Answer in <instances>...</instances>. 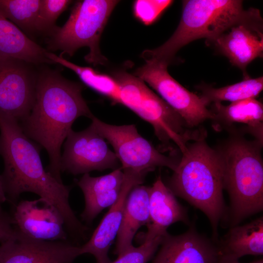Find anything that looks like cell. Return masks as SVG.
Listing matches in <instances>:
<instances>
[{"instance_id":"21","label":"cell","mask_w":263,"mask_h":263,"mask_svg":"<svg viewBox=\"0 0 263 263\" xmlns=\"http://www.w3.org/2000/svg\"><path fill=\"white\" fill-rule=\"evenodd\" d=\"M216 125L229 128L234 124L245 125L244 131L253 135L263 144V105L255 98H249L225 106L221 102L213 103L210 110Z\"/></svg>"},{"instance_id":"4","label":"cell","mask_w":263,"mask_h":263,"mask_svg":"<svg viewBox=\"0 0 263 263\" xmlns=\"http://www.w3.org/2000/svg\"><path fill=\"white\" fill-rule=\"evenodd\" d=\"M179 24L171 37L163 44L142 54L146 60L169 65L183 47L198 39L212 41L231 27L241 23L262 25L259 10H245L242 0H183Z\"/></svg>"},{"instance_id":"25","label":"cell","mask_w":263,"mask_h":263,"mask_svg":"<svg viewBox=\"0 0 263 263\" xmlns=\"http://www.w3.org/2000/svg\"><path fill=\"white\" fill-rule=\"evenodd\" d=\"M41 0H0V13L23 32L39 33Z\"/></svg>"},{"instance_id":"23","label":"cell","mask_w":263,"mask_h":263,"mask_svg":"<svg viewBox=\"0 0 263 263\" xmlns=\"http://www.w3.org/2000/svg\"><path fill=\"white\" fill-rule=\"evenodd\" d=\"M48 57L55 64H60L73 71L85 85L107 97L113 104H120L119 86L113 76L90 67L74 64L64 58L61 54L57 56L49 52Z\"/></svg>"},{"instance_id":"2","label":"cell","mask_w":263,"mask_h":263,"mask_svg":"<svg viewBox=\"0 0 263 263\" xmlns=\"http://www.w3.org/2000/svg\"><path fill=\"white\" fill-rule=\"evenodd\" d=\"M84 86L70 81L56 70H38L34 102L28 116L19 122L24 134L47 151V171L62 182L61 147L77 118L94 115L82 95Z\"/></svg>"},{"instance_id":"12","label":"cell","mask_w":263,"mask_h":263,"mask_svg":"<svg viewBox=\"0 0 263 263\" xmlns=\"http://www.w3.org/2000/svg\"><path fill=\"white\" fill-rule=\"evenodd\" d=\"M12 217L15 228L27 237L44 241H67L62 214L44 199L17 203Z\"/></svg>"},{"instance_id":"20","label":"cell","mask_w":263,"mask_h":263,"mask_svg":"<svg viewBox=\"0 0 263 263\" xmlns=\"http://www.w3.org/2000/svg\"><path fill=\"white\" fill-rule=\"evenodd\" d=\"M48 52L0 13V57L18 59L35 65L54 64L48 58Z\"/></svg>"},{"instance_id":"5","label":"cell","mask_w":263,"mask_h":263,"mask_svg":"<svg viewBox=\"0 0 263 263\" xmlns=\"http://www.w3.org/2000/svg\"><path fill=\"white\" fill-rule=\"evenodd\" d=\"M262 143L241 137L231 139L220 153L224 187L230 198L229 223L237 225L263 209V163Z\"/></svg>"},{"instance_id":"15","label":"cell","mask_w":263,"mask_h":263,"mask_svg":"<svg viewBox=\"0 0 263 263\" xmlns=\"http://www.w3.org/2000/svg\"><path fill=\"white\" fill-rule=\"evenodd\" d=\"M124 179L118 198L101 220L93 235L81 246V254H90L97 263L111 262L108 252L119 231L127 197L134 186L142 184L147 174L131 170H122Z\"/></svg>"},{"instance_id":"16","label":"cell","mask_w":263,"mask_h":263,"mask_svg":"<svg viewBox=\"0 0 263 263\" xmlns=\"http://www.w3.org/2000/svg\"><path fill=\"white\" fill-rule=\"evenodd\" d=\"M262 25L241 23L231 27L215 39L209 41L215 45L219 52L230 62L238 67L248 78L247 65L263 55Z\"/></svg>"},{"instance_id":"24","label":"cell","mask_w":263,"mask_h":263,"mask_svg":"<svg viewBox=\"0 0 263 263\" xmlns=\"http://www.w3.org/2000/svg\"><path fill=\"white\" fill-rule=\"evenodd\" d=\"M198 89L202 92L200 97L207 106L211 102L223 101L232 103L256 97L263 89V76L244 78L241 82L219 88L202 84Z\"/></svg>"},{"instance_id":"3","label":"cell","mask_w":263,"mask_h":263,"mask_svg":"<svg viewBox=\"0 0 263 263\" xmlns=\"http://www.w3.org/2000/svg\"><path fill=\"white\" fill-rule=\"evenodd\" d=\"M182 154L168 187L175 195L203 212L211 224L214 241L217 242L219 224L226 217L220 153L202 138L188 144Z\"/></svg>"},{"instance_id":"8","label":"cell","mask_w":263,"mask_h":263,"mask_svg":"<svg viewBox=\"0 0 263 263\" xmlns=\"http://www.w3.org/2000/svg\"><path fill=\"white\" fill-rule=\"evenodd\" d=\"M91 119V125L112 146L122 170L147 174L157 167L173 171L177 166L179 160L157 150L139 133L135 125H111L94 116Z\"/></svg>"},{"instance_id":"27","label":"cell","mask_w":263,"mask_h":263,"mask_svg":"<svg viewBox=\"0 0 263 263\" xmlns=\"http://www.w3.org/2000/svg\"><path fill=\"white\" fill-rule=\"evenodd\" d=\"M173 2L170 0H137L133 4L135 17L146 25L155 22Z\"/></svg>"},{"instance_id":"17","label":"cell","mask_w":263,"mask_h":263,"mask_svg":"<svg viewBox=\"0 0 263 263\" xmlns=\"http://www.w3.org/2000/svg\"><path fill=\"white\" fill-rule=\"evenodd\" d=\"M150 223L144 241L166 235L167 229L178 222L189 224L187 210L159 175L149 189Z\"/></svg>"},{"instance_id":"6","label":"cell","mask_w":263,"mask_h":263,"mask_svg":"<svg viewBox=\"0 0 263 263\" xmlns=\"http://www.w3.org/2000/svg\"><path fill=\"white\" fill-rule=\"evenodd\" d=\"M112 76L119 86L120 104L150 123L163 145L173 142L183 153L189 141L204 137L198 131L187 130L189 127L182 117L136 76L119 70Z\"/></svg>"},{"instance_id":"13","label":"cell","mask_w":263,"mask_h":263,"mask_svg":"<svg viewBox=\"0 0 263 263\" xmlns=\"http://www.w3.org/2000/svg\"><path fill=\"white\" fill-rule=\"evenodd\" d=\"M81 255V246L67 241H39L18 231L0 245V263H73Z\"/></svg>"},{"instance_id":"10","label":"cell","mask_w":263,"mask_h":263,"mask_svg":"<svg viewBox=\"0 0 263 263\" xmlns=\"http://www.w3.org/2000/svg\"><path fill=\"white\" fill-rule=\"evenodd\" d=\"M119 160L106 140L90 125L85 130L69 132L61 155V172L73 175L118 168Z\"/></svg>"},{"instance_id":"22","label":"cell","mask_w":263,"mask_h":263,"mask_svg":"<svg viewBox=\"0 0 263 263\" xmlns=\"http://www.w3.org/2000/svg\"><path fill=\"white\" fill-rule=\"evenodd\" d=\"M217 244L221 255L239 260L247 255L263 254V216L242 225L231 226Z\"/></svg>"},{"instance_id":"26","label":"cell","mask_w":263,"mask_h":263,"mask_svg":"<svg viewBox=\"0 0 263 263\" xmlns=\"http://www.w3.org/2000/svg\"><path fill=\"white\" fill-rule=\"evenodd\" d=\"M71 2L72 0H41L39 33L49 36L57 27L55 24L56 19Z\"/></svg>"},{"instance_id":"14","label":"cell","mask_w":263,"mask_h":263,"mask_svg":"<svg viewBox=\"0 0 263 263\" xmlns=\"http://www.w3.org/2000/svg\"><path fill=\"white\" fill-rule=\"evenodd\" d=\"M151 263H217L220 256L217 242L199 233L194 225L178 235H165Z\"/></svg>"},{"instance_id":"31","label":"cell","mask_w":263,"mask_h":263,"mask_svg":"<svg viewBox=\"0 0 263 263\" xmlns=\"http://www.w3.org/2000/svg\"><path fill=\"white\" fill-rule=\"evenodd\" d=\"M6 201L7 199L4 191L1 176L0 175V207H1V205Z\"/></svg>"},{"instance_id":"1","label":"cell","mask_w":263,"mask_h":263,"mask_svg":"<svg viewBox=\"0 0 263 263\" xmlns=\"http://www.w3.org/2000/svg\"><path fill=\"white\" fill-rule=\"evenodd\" d=\"M41 149L24 134L16 119L0 112V154L4 164L0 176L7 200L15 205L22 193H35L59 210L67 233L82 236L87 227L70 206V188L45 169Z\"/></svg>"},{"instance_id":"18","label":"cell","mask_w":263,"mask_h":263,"mask_svg":"<svg viewBox=\"0 0 263 263\" xmlns=\"http://www.w3.org/2000/svg\"><path fill=\"white\" fill-rule=\"evenodd\" d=\"M124 179L120 167L98 177L84 174L76 182L84 197L85 207L81 214L82 220L91 223L104 208L113 206L120 194Z\"/></svg>"},{"instance_id":"29","label":"cell","mask_w":263,"mask_h":263,"mask_svg":"<svg viewBox=\"0 0 263 263\" xmlns=\"http://www.w3.org/2000/svg\"><path fill=\"white\" fill-rule=\"evenodd\" d=\"M18 231L14 225L12 215L0 207V242L6 241L16 236Z\"/></svg>"},{"instance_id":"11","label":"cell","mask_w":263,"mask_h":263,"mask_svg":"<svg viewBox=\"0 0 263 263\" xmlns=\"http://www.w3.org/2000/svg\"><path fill=\"white\" fill-rule=\"evenodd\" d=\"M22 60L0 57V112L19 123L25 119L33 107L38 70Z\"/></svg>"},{"instance_id":"19","label":"cell","mask_w":263,"mask_h":263,"mask_svg":"<svg viewBox=\"0 0 263 263\" xmlns=\"http://www.w3.org/2000/svg\"><path fill=\"white\" fill-rule=\"evenodd\" d=\"M149 189V187L137 185L127 197L114 250L118 257L134 247L132 243L135 233L142 226L150 223Z\"/></svg>"},{"instance_id":"28","label":"cell","mask_w":263,"mask_h":263,"mask_svg":"<svg viewBox=\"0 0 263 263\" xmlns=\"http://www.w3.org/2000/svg\"><path fill=\"white\" fill-rule=\"evenodd\" d=\"M163 237L144 241L139 246H134L125 254L118 257L114 261L108 263H147L153 256Z\"/></svg>"},{"instance_id":"9","label":"cell","mask_w":263,"mask_h":263,"mask_svg":"<svg viewBox=\"0 0 263 263\" xmlns=\"http://www.w3.org/2000/svg\"><path fill=\"white\" fill-rule=\"evenodd\" d=\"M167 64L146 60L134 73L155 90L184 120L189 128L196 127L213 116L204 100L181 85L168 71Z\"/></svg>"},{"instance_id":"30","label":"cell","mask_w":263,"mask_h":263,"mask_svg":"<svg viewBox=\"0 0 263 263\" xmlns=\"http://www.w3.org/2000/svg\"><path fill=\"white\" fill-rule=\"evenodd\" d=\"M217 263H241L238 260L232 259L224 257L221 255ZM250 263H263V259H260Z\"/></svg>"},{"instance_id":"7","label":"cell","mask_w":263,"mask_h":263,"mask_svg":"<svg viewBox=\"0 0 263 263\" xmlns=\"http://www.w3.org/2000/svg\"><path fill=\"white\" fill-rule=\"evenodd\" d=\"M115 0H83L75 2L64 25L56 27L49 36L48 49L60 50L61 55L73 56L83 47L89 53L85 60L94 66L104 65L107 61L99 48L101 36L114 8Z\"/></svg>"}]
</instances>
